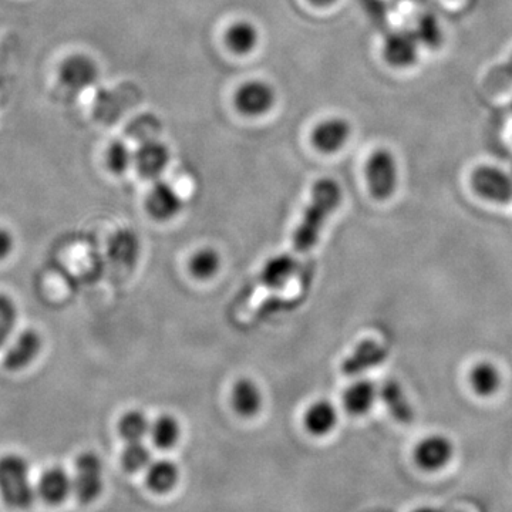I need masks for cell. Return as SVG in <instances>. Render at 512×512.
<instances>
[{
    "mask_svg": "<svg viewBox=\"0 0 512 512\" xmlns=\"http://www.w3.org/2000/svg\"><path fill=\"white\" fill-rule=\"evenodd\" d=\"M309 2H312L313 5L328 6L332 5V3H335L336 0H309Z\"/></svg>",
    "mask_w": 512,
    "mask_h": 512,
    "instance_id": "d6a6232c",
    "label": "cell"
},
{
    "mask_svg": "<svg viewBox=\"0 0 512 512\" xmlns=\"http://www.w3.org/2000/svg\"><path fill=\"white\" fill-rule=\"evenodd\" d=\"M380 399L387 412L392 414L394 420L402 424H410L414 419V409L410 403L409 397L402 387V384L396 380L390 379L380 387Z\"/></svg>",
    "mask_w": 512,
    "mask_h": 512,
    "instance_id": "e0dca14e",
    "label": "cell"
},
{
    "mask_svg": "<svg viewBox=\"0 0 512 512\" xmlns=\"http://www.w3.org/2000/svg\"><path fill=\"white\" fill-rule=\"evenodd\" d=\"M454 446L450 439L441 434L426 437L414 448V461L426 471H439L453 458Z\"/></svg>",
    "mask_w": 512,
    "mask_h": 512,
    "instance_id": "30bf717a",
    "label": "cell"
},
{
    "mask_svg": "<svg viewBox=\"0 0 512 512\" xmlns=\"http://www.w3.org/2000/svg\"><path fill=\"white\" fill-rule=\"evenodd\" d=\"M262 403H264V396L254 380L242 377L232 386L231 404L238 416L245 419L256 416L261 412Z\"/></svg>",
    "mask_w": 512,
    "mask_h": 512,
    "instance_id": "9a60e30c",
    "label": "cell"
},
{
    "mask_svg": "<svg viewBox=\"0 0 512 512\" xmlns=\"http://www.w3.org/2000/svg\"><path fill=\"white\" fill-rule=\"evenodd\" d=\"M137 238L130 231H120L111 238L110 255L119 264H134L138 258Z\"/></svg>",
    "mask_w": 512,
    "mask_h": 512,
    "instance_id": "83f0119b",
    "label": "cell"
},
{
    "mask_svg": "<svg viewBox=\"0 0 512 512\" xmlns=\"http://www.w3.org/2000/svg\"><path fill=\"white\" fill-rule=\"evenodd\" d=\"M103 464L97 454L83 453L74 466L73 493L82 504H90L103 491Z\"/></svg>",
    "mask_w": 512,
    "mask_h": 512,
    "instance_id": "277c9868",
    "label": "cell"
},
{
    "mask_svg": "<svg viewBox=\"0 0 512 512\" xmlns=\"http://www.w3.org/2000/svg\"><path fill=\"white\" fill-rule=\"evenodd\" d=\"M416 2H421V0H416Z\"/></svg>",
    "mask_w": 512,
    "mask_h": 512,
    "instance_id": "d590c367",
    "label": "cell"
},
{
    "mask_svg": "<svg viewBox=\"0 0 512 512\" xmlns=\"http://www.w3.org/2000/svg\"><path fill=\"white\" fill-rule=\"evenodd\" d=\"M106 163L111 173L123 175L134 164V154L123 141H113L107 148Z\"/></svg>",
    "mask_w": 512,
    "mask_h": 512,
    "instance_id": "4dcf8cb0",
    "label": "cell"
},
{
    "mask_svg": "<svg viewBox=\"0 0 512 512\" xmlns=\"http://www.w3.org/2000/svg\"><path fill=\"white\" fill-rule=\"evenodd\" d=\"M387 357H389V350L386 346L377 340L365 339L343 360L342 372L350 377L359 376L383 365Z\"/></svg>",
    "mask_w": 512,
    "mask_h": 512,
    "instance_id": "9c48e42d",
    "label": "cell"
},
{
    "mask_svg": "<svg viewBox=\"0 0 512 512\" xmlns=\"http://www.w3.org/2000/svg\"><path fill=\"white\" fill-rule=\"evenodd\" d=\"M150 427L151 421L147 419L146 414L138 412V410H131L120 419V436L127 443L143 441L147 436H150Z\"/></svg>",
    "mask_w": 512,
    "mask_h": 512,
    "instance_id": "484cf974",
    "label": "cell"
},
{
    "mask_svg": "<svg viewBox=\"0 0 512 512\" xmlns=\"http://www.w3.org/2000/svg\"><path fill=\"white\" fill-rule=\"evenodd\" d=\"M180 424L170 414H161L151 423L150 437L154 446L161 450H170L180 440Z\"/></svg>",
    "mask_w": 512,
    "mask_h": 512,
    "instance_id": "cb8c5ba5",
    "label": "cell"
},
{
    "mask_svg": "<svg viewBox=\"0 0 512 512\" xmlns=\"http://www.w3.org/2000/svg\"><path fill=\"white\" fill-rule=\"evenodd\" d=\"M420 43L414 32H396L387 37L383 46V57L397 69L413 66L419 59Z\"/></svg>",
    "mask_w": 512,
    "mask_h": 512,
    "instance_id": "7c38bea8",
    "label": "cell"
},
{
    "mask_svg": "<svg viewBox=\"0 0 512 512\" xmlns=\"http://www.w3.org/2000/svg\"><path fill=\"white\" fill-rule=\"evenodd\" d=\"M15 248V239L8 229L0 228V261L8 258Z\"/></svg>",
    "mask_w": 512,
    "mask_h": 512,
    "instance_id": "1f68e13d",
    "label": "cell"
},
{
    "mask_svg": "<svg viewBox=\"0 0 512 512\" xmlns=\"http://www.w3.org/2000/svg\"><path fill=\"white\" fill-rule=\"evenodd\" d=\"M146 210L153 220L171 221L183 210V200L173 185L167 181H156L148 191Z\"/></svg>",
    "mask_w": 512,
    "mask_h": 512,
    "instance_id": "ba28073f",
    "label": "cell"
},
{
    "mask_svg": "<svg viewBox=\"0 0 512 512\" xmlns=\"http://www.w3.org/2000/svg\"><path fill=\"white\" fill-rule=\"evenodd\" d=\"M60 83L72 93H82L96 84L99 66L92 57L73 55L67 57L59 70Z\"/></svg>",
    "mask_w": 512,
    "mask_h": 512,
    "instance_id": "8992f818",
    "label": "cell"
},
{
    "mask_svg": "<svg viewBox=\"0 0 512 512\" xmlns=\"http://www.w3.org/2000/svg\"><path fill=\"white\" fill-rule=\"evenodd\" d=\"M225 42L231 52L237 55H248L254 52L256 45L259 42V32L252 22L241 20L235 22L234 25L229 26L227 35H225Z\"/></svg>",
    "mask_w": 512,
    "mask_h": 512,
    "instance_id": "44dd1931",
    "label": "cell"
},
{
    "mask_svg": "<svg viewBox=\"0 0 512 512\" xmlns=\"http://www.w3.org/2000/svg\"><path fill=\"white\" fill-rule=\"evenodd\" d=\"M0 494L10 507L28 508L35 498L30 483L29 464L25 458L5 456L0 458Z\"/></svg>",
    "mask_w": 512,
    "mask_h": 512,
    "instance_id": "7a4b0ae2",
    "label": "cell"
},
{
    "mask_svg": "<svg viewBox=\"0 0 512 512\" xmlns=\"http://www.w3.org/2000/svg\"><path fill=\"white\" fill-rule=\"evenodd\" d=\"M505 70H507V73L512 76V55L510 57V60H508L507 66H505Z\"/></svg>",
    "mask_w": 512,
    "mask_h": 512,
    "instance_id": "e575fe53",
    "label": "cell"
},
{
    "mask_svg": "<svg viewBox=\"0 0 512 512\" xmlns=\"http://www.w3.org/2000/svg\"><path fill=\"white\" fill-rule=\"evenodd\" d=\"M470 384L474 393L481 397H490L500 390L501 375L500 370L497 369L490 362L477 363L473 369L470 370Z\"/></svg>",
    "mask_w": 512,
    "mask_h": 512,
    "instance_id": "603a6c76",
    "label": "cell"
},
{
    "mask_svg": "<svg viewBox=\"0 0 512 512\" xmlns=\"http://www.w3.org/2000/svg\"><path fill=\"white\" fill-rule=\"evenodd\" d=\"M414 35L420 45L427 49H439L443 45V29H441L439 19L433 13H424L420 16L416 29H414Z\"/></svg>",
    "mask_w": 512,
    "mask_h": 512,
    "instance_id": "4316f807",
    "label": "cell"
},
{
    "mask_svg": "<svg viewBox=\"0 0 512 512\" xmlns=\"http://www.w3.org/2000/svg\"><path fill=\"white\" fill-rule=\"evenodd\" d=\"M180 471L170 460H158L147 468L146 481L151 491L157 494L170 493L177 484Z\"/></svg>",
    "mask_w": 512,
    "mask_h": 512,
    "instance_id": "7402d4cb",
    "label": "cell"
},
{
    "mask_svg": "<svg viewBox=\"0 0 512 512\" xmlns=\"http://www.w3.org/2000/svg\"><path fill=\"white\" fill-rule=\"evenodd\" d=\"M37 493L47 504H62L73 493V478L63 468H50L40 477Z\"/></svg>",
    "mask_w": 512,
    "mask_h": 512,
    "instance_id": "2e32d148",
    "label": "cell"
},
{
    "mask_svg": "<svg viewBox=\"0 0 512 512\" xmlns=\"http://www.w3.org/2000/svg\"><path fill=\"white\" fill-rule=\"evenodd\" d=\"M170 163V150L157 140H148L134 153V165L138 174L146 180H157Z\"/></svg>",
    "mask_w": 512,
    "mask_h": 512,
    "instance_id": "4fadbf2b",
    "label": "cell"
},
{
    "mask_svg": "<svg viewBox=\"0 0 512 512\" xmlns=\"http://www.w3.org/2000/svg\"><path fill=\"white\" fill-rule=\"evenodd\" d=\"M350 134H352V127L349 121L332 117V119L320 121L312 131V144L320 153L335 154L346 146Z\"/></svg>",
    "mask_w": 512,
    "mask_h": 512,
    "instance_id": "8fae6325",
    "label": "cell"
},
{
    "mask_svg": "<svg viewBox=\"0 0 512 512\" xmlns=\"http://www.w3.org/2000/svg\"><path fill=\"white\" fill-rule=\"evenodd\" d=\"M153 463L151 461L150 448L143 443V441H136V443H127L121 454V464L130 473H138V471L147 470L148 466Z\"/></svg>",
    "mask_w": 512,
    "mask_h": 512,
    "instance_id": "f1b7e54d",
    "label": "cell"
},
{
    "mask_svg": "<svg viewBox=\"0 0 512 512\" xmlns=\"http://www.w3.org/2000/svg\"><path fill=\"white\" fill-rule=\"evenodd\" d=\"M40 350H42V338L39 333L32 329L25 330L13 340L3 363L6 369L18 372L32 365L39 356Z\"/></svg>",
    "mask_w": 512,
    "mask_h": 512,
    "instance_id": "5bb4252c",
    "label": "cell"
},
{
    "mask_svg": "<svg viewBox=\"0 0 512 512\" xmlns=\"http://www.w3.org/2000/svg\"><path fill=\"white\" fill-rule=\"evenodd\" d=\"M296 261L288 254L272 256L266 261L261 271V279L265 286L272 289L282 288L296 274Z\"/></svg>",
    "mask_w": 512,
    "mask_h": 512,
    "instance_id": "ffe728a7",
    "label": "cell"
},
{
    "mask_svg": "<svg viewBox=\"0 0 512 512\" xmlns=\"http://www.w3.org/2000/svg\"><path fill=\"white\" fill-rule=\"evenodd\" d=\"M338 424V410L328 400L312 403L303 414V426L316 437L328 436Z\"/></svg>",
    "mask_w": 512,
    "mask_h": 512,
    "instance_id": "ac0fdd59",
    "label": "cell"
},
{
    "mask_svg": "<svg viewBox=\"0 0 512 512\" xmlns=\"http://www.w3.org/2000/svg\"><path fill=\"white\" fill-rule=\"evenodd\" d=\"M366 181L370 194L377 201H386L394 194L397 187L396 158L386 148L373 151L366 163Z\"/></svg>",
    "mask_w": 512,
    "mask_h": 512,
    "instance_id": "3957f363",
    "label": "cell"
},
{
    "mask_svg": "<svg viewBox=\"0 0 512 512\" xmlns=\"http://www.w3.org/2000/svg\"><path fill=\"white\" fill-rule=\"evenodd\" d=\"M342 198V188L332 178L316 181L311 191V200L293 231L292 242L296 251L308 252L318 244L326 222L338 210Z\"/></svg>",
    "mask_w": 512,
    "mask_h": 512,
    "instance_id": "6da1fadb",
    "label": "cell"
},
{
    "mask_svg": "<svg viewBox=\"0 0 512 512\" xmlns=\"http://www.w3.org/2000/svg\"><path fill=\"white\" fill-rule=\"evenodd\" d=\"M471 187L484 200L507 204L512 200V178L493 165H480L471 174Z\"/></svg>",
    "mask_w": 512,
    "mask_h": 512,
    "instance_id": "5b68a950",
    "label": "cell"
},
{
    "mask_svg": "<svg viewBox=\"0 0 512 512\" xmlns=\"http://www.w3.org/2000/svg\"><path fill=\"white\" fill-rule=\"evenodd\" d=\"M18 322V306L5 293H0V349L12 338Z\"/></svg>",
    "mask_w": 512,
    "mask_h": 512,
    "instance_id": "f546056e",
    "label": "cell"
},
{
    "mask_svg": "<svg viewBox=\"0 0 512 512\" xmlns=\"http://www.w3.org/2000/svg\"><path fill=\"white\" fill-rule=\"evenodd\" d=\"M413 512H443V511L436 510V508L423 507V508H419V510H416V511H413Z\"/></svg>",
    "mask_w": 512,
    "mask_h": 512,
    "instance_id": "836d02e7",
    "label": "cell"
},
{
    "mask_svg": "<svg viewBox=\"0 0 512 512\" xmlns=\"http://www.w3.org/2000/svg\"><path fill=\"white\" fill-rule=\"evenodd\" d=\"M221 256L215 249L201 248L188 261L190 274L198 281H210L220 272Z\"/></svg>",
    "mask_w": 512,
    "mask_h": 512,
    "instance_id": "d4e9b609",
    "label": "cell"
},
{
    "mask_svg": "<svg viewBox=\"0 0 512 512\" xmlns=\"http://www.w3.org/2000/svg\"><path fill=\"white\" fill-rule=\"evenodd\" d=\"M377 399V389L370 380L362 379L350 384L343 393V406L352 416H365Z\"/></svg>",
    "mask_w": 512,
    "mask_h": 512,
    "instance_id": "d6986e66",
    "label": "cell"
},
{
    "mask_svg": "<svg viewBox=\"0 0 512 512\" xmlns=\"http://www.w3.org/2000/svg\"><path fill=\"white\" fill-rule=\"evenodd\" d=\"M235 107L244 116H264L275 104V90L262 80L242 84L234 97Z\"/></svg>",
    "mask_w": 512,
    "mask_h": 512,
    "instance_id": "52a82bcc",
    "label": "cell"
}]
</instances>
